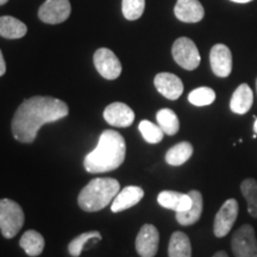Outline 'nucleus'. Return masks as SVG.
<instances>
[{"mask_svg": "<svg viewBox=\"0 0 257 257\" xmlns=\"http://www.w3.org/2000/svg\"><path fill=\"white\" fill-rule=\"evenodd\" d=\"M66 102L51 96H32L22 102L12 119V134L18 142L32 143L38 130L47 123L60 120L68 115Z\"/></svg>", "mask_w": 257, "mask_h": 257, "instance_id": "obj_1", "label": "nucleus"}, {"mask_svg": "<svg viewBox=\"0 0 257 257\" xmlns=\"http://www.w3.org/2000/svg\"><path fill=\"white\" fill-rule=\"evenodd\" d=\"M126 155V143L119 133L105 130L99 137L98 146L86 155L83 167L88 173H107L119 168Z\"/></svg>", "mask_w": 257, "mask_h": 257, "instance_id": "obj_2", "label": "nucleus"}, {"mask_svg": "<svg viewBox=\"0 0 257 257\" xmlns=\"http://www.w3.org/2000/svg\"><path fill=\"white\" fill-rule=\"evenodd\" d=\"M119 189V182L115 179H93L80 192L78 204L85 212H98L113 201Z\"/></svg>", "mask_w": 257, "mask_h": 257, "instance_id": "obj_3", "label": "nucleus"}, {"mask_svg": "<svg viewBox=\"0 0 257 257\" xmlns=\"http://www.w3.org/2000/svg\"><path fill=\"white\" fill-rule=\"evenodd\" d=\"M24 224V212L19 204L2 199L0 200V230L5 238H14Z\"/></svg>", "mask_w": 257, "mask_h": 257, "instance_id": "obj_4", "label": "nucleus"}, {"mask_svg": "<svg viewBox=\"0 0 257 257\" xmlns=\"http://www.w3.org/2000/svg\"><path fill=\"white\" fill-rule=\"evenodd\" d=\"M172 55L180 67L187 70L197 69L201 61L197 46L191 38L187 37H180L174 42Z\"/></svg>", "mask_w": 257, "mask_h": 257, "instance_id": "obj_5", "label": "nucleus"}, {"mask_svg": "<svg viewBox=\"0 0 257 257\" xmlns=\"http://www.w3.org/2000/svg\"><path fill=\"white\" fill-rule=\"evenodd\" d=\"M231 249L234 257H257V239L251 225L244 224L233 233Z\"/></svg>", "mask_w": 257, "mask_h": 257, "instance_id": "obj_6", "label": "nucleus"}, {"mask_svg": "<svg viewBox=\"0 0 257 257\" xmlns=\"http://www.w3.org/2000/svg\"><path fill=\"white\" fill-rule=\"evenodd\" d=\"M238 201L236 199H227L217 212L213 223V233L218 238L225 237L230 232L234 221L238 217Z\"/></svg>", "mask_w": 257, "mask_h": 257, "instance_id": "obj_7", "label": "nucleus"}, {"mask_svg": "<svg viewBox=\"0 0 257 257\" xmlns=\"http://www.w3.org/2000/svg\"><path fill=\"white\" fill-rule=\"evenodd\" d=\"M93 62L98 73L106 80H115L121 74V63L113 51L100 48L94 53Z\"/></svg>", "mask_w": 257, "mask_h": 257, "instance_id": "obj_8", "label": "nucleus"}, {"mask_svg": "<svg viewBox=\"0 0 257 257\" xmlns=\"http://www.w3.org/2000/svg\"><path fill=\"white\" fill-rule=\"evenodd\" d=\"M69 0H47L38 10V18L47 24H60L70 16Z\"/></svg>", "mask_w": 257, "mask_h": 257, "instance_id": "obj_9", "label": "nucleus"}, {"mask_svg": "<svg viewBox=\"0 0 257 257\" xmlns=\"http://www.w3.org/2000/svg\"><path fill=\"white\" fill-rule=\"evenodd\" d=\"M160 233L152 224H144L136 237V250L141 257H155L159 250Z\"/></svg>", "mask_w": 257, "mask_h": 257, "instance_id": "obj_10", "label": "nucleus"}, {"mask_svg": "<svg viewBox=\"0 0 257 257\" xmlns=\"http://www.w3.org/2000/svg\"><path fill=\"white\" fill-rule=\"evenodd\" d=\"M212 72L218 78H227L232 72V54L225 44H216L210 53Z\"/></svg>", "mask_w": 257, "mask_h": 257, "instance_id": "obj_11", "label": "nucleus"}, {"mask_svg": "<svg viewBox=\"0 0 257 257\" xmlns=\"http://www.w3.org/2000/svg\"><path fill=\"white\" fill-rule=\"evenodd\" d=\"M159 93L169 100H176L184 93V83L181 79L172 73H160L154 79Z\"/></svg>", "mask_w": 257, "mask_h": 257, "instance_id": "obj_12", "label": "nucleus"}, {"mask_svg": "<svg viewBox=\"0 0 257 257\" xmlns=\"http://www.w3.org/2000/svg\"><path fill=\"white\" fill-rule=\"evenodd\" d=\"M104 118L112 126L127 127L134 123L135 113L124 102H112L104 110Z\"/></svg>", "mask_w": 257, "mask_h": 257, "instance_id": "obj_13", "label": "nucleus"}, {"mask_svg": "<svg viewBox=\"0 0 257 257\" xmlns=\"http://www.w3.org/2000/svg\"><path fill=\"white\" fill-rule=\"evenodd\" d=\"M174 14L184 23H198L204 18L205 10L199 0H178Z\"/></svg>", "mask_w": 257, "mask_h": 257, "instance_id": "obj_14", "label": "nucleus"}, {"mask_svg": "<svg viewBox=\"0 0 257 257\" xmlns=\"http://www.w3.org/2000/svg\"><path fill=\"white\" fill-rule=\"evenodd\" d=\"M144 197V191L138 186H127L115 195L111 205V211L114 213L125 211L127 208L135 206L142 200Z\"/></svg>", "mask_w": 257, "mask_h": 257, "instance_id": "obj_15", "label": "nucleus"}, {"mask_svg": "<svg viewBox=\"0 0 257 257\" xmlns=\"http://www.w3.org/2000/svg\"><path fill=\"white\" fill-rule=\"evenodd\" d=\"M157 202L162 207L175 212H184L192 206V198L189 194L174 191H163L157 197Z\"/></svg>", "mask_w": 257, "mask_h": 257, "instance_id": "obj_16", "label": "nucleus"}, {"mask_svg": "<svg viewBox=\"0 0 257 257\" xmlns=\"http://www.w3.org/2000/svg\"><path fill=\"white\" fill-rule=\"evenodd\" d=\"M192 198V206L184 212H176V220L182 226H189L195 224L200 219L202 208H204V200L199 191H191L188 193Z\"/></svg>", "mask_w": 257, "mask_h": 257, "instance_id": "obj_17", "label": "nucleus"}, {"mask_svg": "<svg viewBox=\"0 0 257 257\" xmlns=\"http://www.w3.org/2000/svg\"><path fill=\"white\" fill-rule=\"evenodd\" d=\"M253 102L252 89L246 83H242L233 92L230 100V108L236 114H245Z\"/></svg>", "mask_w": 257, "mask_h": 257, "instance_id": "obj_18", "label": "nucleus"}, {"mask_svg": "<svg viewBox=\"0 0 257 257\" xmlns=\"http://www.w3.org/2000/svg\"><path fill=\"white\" fill-rule=\"evenodd\" d=\"M28 32V28L23 22L11 17V16H3L0 17V36L9 40H18L24 37Z\"/></svg>", "mask_w": 257, "mask_h": 257, "instance_id": "obj_19", "label": "nucleus"}, {"mask_svg": "<svg viewBox=\"0 0 257 257\" xmlns=\"http://www.w3.org/2000/svg\"><path fill=\"white\" fill-rule=\"evenodd\" d=\"M19 245L29 256L36 257L43 252L46 242L40 232L35 230H28L19 240Z\"/></svg>", "mask_w": 257, "mask_h": 257, "instance_id": "obj_20", "label": "nucleus"}, {"mask_svg": "<svg viewBox=\"0 0 257 257\" xmlns=\"http://www.w3.org/2000/svg\"><path fill=\"white\" fill-rule=\"evenodd\" d=\"M169 257H192V245L188 236L181 231L172 234L168 246Z\"/></svg>", "mask_w": 257, "mask_h": 257, "instance_id": "obj_21", "label": "nucleus"}, {"mask_svg": "<svg viewBox=\"0 0 257 257\" xmlns=\"http://www.w3.org/2000/svg\"><path fill=\"white\" fill-rule=\"evenodd\" d=\"M193 155V146L189 142H180L166 154V162L170 166H182Z\"/></svg>", "mask_w": 257, "mask_h": 257, "instance_id": "obj_22", "label": "nucleus"}, {"mask_svg": "<svg viewBox=\"0 0 257 257\" xmlns=\"http://www.w3.org/2000/svg\"><path fill=\"white\" fill-rule=\"evenodd\" d=\"M156 120L159 126L162 128L165 135L168 136H174L179 133L180 121L176 113L170 108H162L157 112Z\"/></svg>", "mask_w": 257, "mask_h": 257, "instance_id": "obj_23", "label": "nucleus"}, {"mask_svg": "<svg viewBox=\"0 0 257 257\" xmlns=\"http://www.w3.org/2000/svg\"><path fill=\"white\" fill-rule=\"evenodd\" d=\"M240 192L248 202V212L252 218H257V180L245 179L240 184Z\"/></svg>", "mask_w": 257, "mask_h": 257, "instance_id": "obj_24", "label": "nucleus"}, {"mask_svg": "<svg viewBox=\"0 0 257 257\" xmlns=\"http://www.w3.org/2000/svg\"><path fill=\"white\" fill-rule=\"evenodd\" d=\"M140 128V133L142 134V136L146 142L150 144H157L163 140L165 133L162 131V128L159 126V124H154L149 120H142L138 125Z\"/></svg>", "mask_w": 257, "mask_h": 257, "instance_id": "obj_25", "label": "nucleus"}, {"mask_svg": "<svg viewBox=\"0 0 257 257\" xmlns=\"http://www.w3.org/2000/svg\"><path fill=\"white\" fill-rule=\"evenodd\" d=\"M93 239H101V233L99 231H89V232H85L79 234L78 237H75L68 245V251L73 257H79L81 255L83 246L87 244L89 240Z\"/></svg>", "mask_w": 257, "mask_h": 257, "instance_id": "obj_26", "label": "nucleus"}, {"mask_svg": "<svg viewBox=\"0 0 257 257\" xmlns=\"http://www.w3.org/2000/svg\"><path fill=\"white\" fill-rule=\"evenodd\" d=\"M216 100V92L210 87H199L188 94V101L194 106H207Z\"/></svg>", "mask_w": 257, "mask_h": 257, "instance_id": "obj_27", "label": "nucleus"}, {"mask_svg": "<svg viewBox=\"0 0 257 257\" xmlns=\"http://www.w3.org/2000/svg\"><path fill=\"white\" fill-rule=\"evenodd\" d=\"M146 9V0H123L121 11L127 21H136L142 17Z\"/></svg>", "mask_w": 257, "mask_h": 257, "instance_id": "obj_28", "label": "nucleus"}, {"mask_svg": "<svg viewBox=\"0 0 257 257\" xmlns=\"http://www.w3.org/2000/svg\"><path fill=\"white\" fill-rule=\"evenodd\" d=\"M6 72V63L4 60V56H3L2 50H0V76H3Z\"/></svg>", "mask_w": 257, "mask_h": 257, "instance_id": "obj_29", "label": "nucleus"}, {"mask_svg": "<svg viewBox=\"0 0 257 257\" xmlns=\"http://www.w3.org/2000/svg\"><path fill=\"white\" fill-rule=\"evenodd\" d=\"M213 257H229V255H227V252L224 251V250H220V251H217L214 253Z\"/></svg>", "mask_w": 257, "mask_h": 257, "instance_id": "obj_30", "label": "nucleus"}, {"mask_svg": "<svg viewBox=\"0 0 257 257\" xmlns=\"http://www.w3.org/2000/svg\"><path fill=\"white\" fill-rule=\"evenodd\" d=\"M231 2L239 3V4H245V3H250V2H252V0H231Z\"/></svg>", "mask_w": 257, "mask_h": 257, "instance_id": "obj_31", "label": "nucleus"}, {"mask_svg": "<svg viewBox=\"0 0 257 257\" xmlns=\"http://www.w3.org/2000/svg\"><path fill=\"white\" fill-rule=\"evenodd\" d=\"M253 133L257 135V119L255 120V124H253Z\"/></svg>", "mask_w": 257, "mask_h": 257, "instance_id": "obj_32", "label": "nucleus"}, {"mask_svg": "<svg viewBox=\"0 0 257 257\" xmlns=\"http://www.w3.org/2000/svg\"><path fill=\"white\" fill-rule=\"evenodd\" d=\"M8 2H9V0H0V6H2V5H5L6 3H8Z\"/></svg>", "mask_w": 257, "mask_h": 257, "instance_id": "obj_33", "label": "nucleus"}, {"mask_svg": "<svg viewBox=\"0 0 257 257\" xmlns=\"http://www.w3.org/2000/svg\"><path fill=\"white\" fill-rule=\"evenodd\" d=\"M256 89H257V79H256Z\"/></svg>", "mask_w": 257, "mask_h": 257, "instance_id": "obj_34", "label": "nucleus"}]
</instances>
